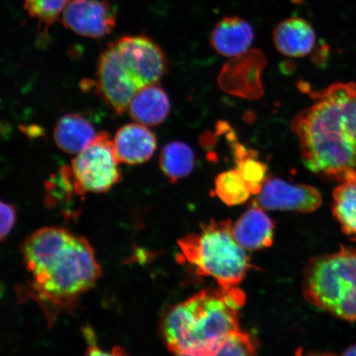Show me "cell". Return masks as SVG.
<instances>
[{
  "label": "cell",
  "instance_id": "6da1fadb",
  "mask_svg": "<svg viewBox=\"0 0 356 356\" xmlns=\"http://www.w3.org/2000/svg\"><path fill=\"white\" fill-rule=\"evenodd\" d=\"M309 92L313 104L291 124L302 161L324 179L343 181L356 173V83Z\"/></svg>",
  "mask_w": 356,
  "mask_h": 356
},
{
  "label": "cell",
  "instance_id": "7a4b0ae2",
  "mask_svg": "<svg viewBox=\"0 0 356 356\" xmlns=\"http://www.w3.org/2000/svg\"><path fill=\"white\" fill-rule=\"evenodd\" d=\"M29 296L47 310L72 308L102 270L90 243L59 227H44L22 246Z\"/></svg>",
  "mask_w": 356,
  "mask_h": 356
},
{
  "label": "cell",
  "instance_id": "3957f363",
  "mask_svg": "<svg viewBox=\"0 0 356 356\" xmlns=\"http://www.w3.org/2000/svg\"><path fill=\"white\" fill-rule=\"evenodd\" d=\"M244 293L237 287L203 291L168 312L162 325L168 348L175 355L213 356L240 331Z\"/></svg>",
  "mask_w": 356,
  "mask_h": 356
},
{
  "label": "cell",
  "instance_id": "277c9868",
  "mask_svg": "<svg viewBox=\"0 0 356 356\" xmlns=\"http://www.w3.org/2000/svg\"><path fill=\"white\" fill-rule=\"evenodd\" d=\"M181 257L197 275L212 277L220 287H237L251 268L246 249L235 239L229 220H210L198 233L178 241Z\"/></svg>",
  "mask_w": 356,
  "mask_h": 356
},
{
  "label": "cell",
  "instance_id": "5b68a950",
  "mask_svg": "<svg viewBox=\"0 0 356 356\" xmlns=\"http://www.w3.org/2000/svg\"><path fill=\"white\" fill-rule=\"evenodd\" d=\"M304 293L317 308L356 322V248L343 247L312 260L305 274Z\"/></svg>",
  "mask_w": 356,
  "mask_h": 356
},
{
  "label": "cell",
  "instance_id": "8992f818",
  "mask_svg": "<svg viewBox=\"0 0 356 356\" xmlns=\"http://www.w3.org/2000/svg\"><path fill=\"white\" fill-rule=\"evenodd\" d=\"M118 164L113 141L108 133L100 132L70 167L84 193H105L122 180Z\"/></svg>",
  "mask_w": 356,
  "mask_h": 356
},
{
  "label": "cell",
  "instance_id": "52a82bcc",
  "mask_svg": "<svg viewBox=\"0 0 356 356\" xmlns=\"http://www.w3.org/2000/svg\"><path fill=\"white\" fill-rule=\"evenodd\" d=\"M113 43L124 69L140 89L159 84L167 73L165 55L146 35H124Z\"/></svg>",
  "mask_w": 356,
  "mask_h": 356
},
{
  "label": "cell",
  "instance_id": "ba28073f",
  "mask_svg": "<svg viewBox=\"0 0 356 356\" xmlns=\"http://www.w3.org/2000/svg\"><path fill=\"white\" fill-rule=\"evenodd\" d=\"M95 84L97 95L117 115L127 111L134 97L140 90L124 69L113 42L99 57Z\"/></svg>",
  "mask_w": 356,
  "mask_h": 356
},
{
  "label": "cell",
  "instance_id": "9c48e42d",
  "mask_svg": "<svg viewBox=\"0 0 356 356\" xmlns=\"http://www.w3.org/2000/svg\"><path fill=\"white\" fill-rule=\"evenodd\" d=\"M254 204L266 211L312 213L321 207L323 199L314 186L291 184L277 177L267 178Z\"/></svg>",
  "mask_w": 356,
  "mask_h": 356
},
{
  "label": "cell",
  "instance_id": "30bf717a",
  "mask_svg": "<svg viewBox=\"0 0 356 356\" xmlns=\"http://www.w3.org/2000/svg\"><path fill=\"white\" fill-rule=\"evenodd\" d=\"M61 22L82 37L101 38L115 29L117 11L106 0H70L62 12Z\"/></svg>",
  "mask_w": 356,
  "mask_h": 356
},
{
  "label": "cell",
  "instance_id": "8fae6325",
  "mask_svg": "<svg viewBox=\"0 0 356 356\" xmlns=\"http://www.w3.org/2000/svg\"><path fill=\"white\" fill-rule=\"evenodd\" d=\"M113 145L119 163L136 165L152 157L157 148V140L147 126L135 122L119 129Z\"/></svg>",
  "mask_w": 356,
  "mask_h": 356
},
{
  "label": "cell",
  "instance_id": "7c38bea8",
  "mask_svg": "<svg viewBox=\"0 0 356 356\" xmlns=\"http://www.w3.org/2000/svg\"><path fill=\"white\" fill-rule=\"evenodd\" d=\"M254 41V32L249 22L238 16H226L213 29L210 42L219 54L237 57L245 54Z\"/></svg>",
  "mask_w": 356,
  "mask_h": 356
},
{
  "label": "cell",
  "instance_id": "4fadbf2b",
  "mask_svg": "<svg viewBox=\"0 0 356 356\" xmlns=\"http://www.w3.org/2000/svg\"><path fill=\"white\" fill-rule=\"evenodd\" d=\"M277 50L289 57H302L314 50L316 32L308 20L300 17L284 19L273 31Z\"/></svg>",
  "mask_w": 356,
  "mask_h": 356
},
{
  "label": "cell",
  "instance_id": "5bb4252c",
  "mask_svg": "<svg viewBox=\"0 0 356 356\" xmlns=\"http://www.w3.org/2000/svg\"><path fill=\"white\" fill-rule=\"evenodd\" d=\"M274 228L273 220L254 204L233 225V234L246 250H259L273 243Z\"/></svg>",
  "mask_w": 356,
  "mask_h": 356
},
{
  "label": "cell",
  "instance_id": "9a60e30c",
  "mask_svg": "<svg viewBox=\"0 0 356 356\" xmlns=\"http://www.w3.org/2000/svg\"><path fill=\"white\" fill-rule=\"evenodd\" d=\"M170 109V101L165 91L159 84H153L136 93L127 111L136 122L157 127L165 121Z\"/></svg>",
  "mask_w": 356,
  "mask_h": 356
},
{
  "label": "cell",
  "instance_id": "2e32d148",
  "mask_svg": "<svg viewBox=\"0 0 356 356\" xmlns=\"http://www.w3.org/2000/svg\"><path fill=\"white\" fill-rule=\"evenodd\" d=\"M97 133L87 119L76 113L63 115L54 128L58 148L67 154H78L92 143Z\"/></svg>",
  "mask_w": 356,
  "mask_h": 356
},
{
  "label": "cell",
  "instance_id": "e0dca14e",
  "mask_svg": "<svg viewBox=\"0 0 356 356\" xmlns=\"http://www.w3.org/2000/svg\"><path fill=\"white\" fill-rule=\"evenodd\" d=\"M332 210L342 232L356 242V173L334 189Z\"/></svg>",
  "mask_w": 356,
  "mask_h": 356
},
{
  "label": "cell",
  "instance_id": "ac0fdd59",
  "mask_svg": "<svg viewBox=\"0 0 356 356\" xmlns=\"http://www.w3.org/2000/svg\"><path fill=\"white\" fill-rule=\"evenodd\" d=\"M159 166L169 181L175 184L193 171L194 151L184 142H170L163 147L160 154Z\"/></svg>",
  "mask_w": 356,
  "mask_h": 356
},
{
  "label": "cell",
  "instance_id": "d6986e66",
  "mask_svg": "<svg viewBox=\"0 0 356 356\" xmlns=\"http://www.w3.org/2000/svg\"><path fill=\"white\" fill-rule=\"evenodd\" d=\"M47 204L55 207L69 203L74 198H83L86 195L73 175L70 166L62 167L47 181Z\"/></svg>",
  "mask_w": 356,
  "mask_h": 356
},
{
  "label": "cell",
  "instance_id": "ffe728a7",
  "mask_svg": "<svg viewBox=\"0 0 356 356\" xmlns=\"http://www.w3.org/2000/svg\"><path fill=\"white\" fill-rule=\"evenodd\" d=\"M215 193L227 206L234 207L246 202L252 193L237 169L220 173L216 177Z\"/></svg>",
  "mask_w": 356,
  "mask_h": 356
},
{
  "label": "cell",
  "instance_id": "44dd1931",
  "mask_svg": "<svg viewBox=\"0 0 356 356\" xmlns=\"http://www.w3.org/2000/svg\"><path fill=\"white\" fill-rule=\"evenodd\" d=\"M68 0H24L29 15L38 22L40 30L47 33L49 29L59 20Z\"/></svg>",
  "mask_w": 356,
  "mask_h": 356
},
{
  "label": "cell",
  "instance_id": "7402d4cb",
  "mask_svg": "<svg viewBox=\"0 0 356 356\" xmlns=\"http://www.w3.org/2000/svg\"><path fill=\"white\" fill-rule=\"evenodd\" d=\"M257 154L255 151L247 157L234 161L235 168L247 182L252 195L259 193L266 180L267 167L257 159Z\"/></svg>",
  "mask_w": 356,
  "mask_h": 356
},
{
  "label": "cell",
  "instance_id": "603a6c76",
  "mask_svg": "<svg viewBox=\"0 0 356 356\" xmlns=\"http://www.w3.org/2000/svg\"><path fill=\"white\" fill-rule=\"evenodd\" d=\"M175 356H191L175 355ZM213 356H256L254 342L247 333L239 331L231 336Z\"/></svg>",
  "mask_w": 356,
  "mask_h": 356
},
{
  "label": "cell",
  "instance_id": "cb8c5ba5",
  "mask_svg": "<svg viewBox=\"0 0 356 356\" xmlns=\"http://www.w3.org/2000/svg\"><path fill=\"white\" fill-rule=\"evenodd\" d=\"M1 227H0V237L2 241L10 234L17 220V210L10 203L1 202Z\"/></svg>",
  "mask_w": 356,
  "mask_h": 356
},
{
  "label": "cell",
  "instance_id": "d4e9b609",
  "mask_svg": "<svg viewBox=\"0 0 356 356\" xmlns=\"http://www.w3.org/2000/svg\"><path fill=\"white\" fill-rule=\"evenodd\" d=\"M88 347L84 356H128L126 351L121 347L115 346L111 350H104L96 345L95 337L92 336L90 329L86 331Z\"/></svg>",
  "mask_w": 356,
  "mask_h": 356
},
{
  "label": "cell",
  "instance_id": "484cf974",
  "mask_svg": "<svg viewBox=\"0 0 356 356\" xmlns=\"http://www.w3.org/2000/svg\"><path fill=\"white\" fill-rule=\"evenodd\" d=\"M296 356H336L328 353H305L302 350H298Z\"/></svg>",
  "mask_w": 356,
  "mask_h": 356
},
{
  "label": "cell",
  "instance_id": "4316f807",
  "mask_svg": "<svg viewBox=\"0 0 356 356\" xmlns=\"http://www.w3.org/2000/svg\"><path fill=\"white\" fill-rule=\"evenodd\" d=\"M342 356H356V345L350 346L347 349Z\"/></svg>",
  "mask_w": 356,
  "mask_h": 356
}]
</instances>
